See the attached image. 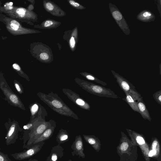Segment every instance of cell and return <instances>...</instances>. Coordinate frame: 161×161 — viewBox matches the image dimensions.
Listing matches in <instances>:
<instances>
[{
  "label": "cell",
  "mask_w": 161,
  "mask_h": 161,
  "mask_svg": "<svg viewBox=\"0 0 161 161\" xmlns=\"http://www.w3.org/2000/svg\"><path fill=\"white\" fill-rule=\"evenodd\" d=\"M40 99L55 112L60 114L79 119L77 115L57 95L53 92L46 94L39 92L37 94Z\"/></svg>",
  "instance_id": "1"
},
{
  "label": "cell",
  "mask_w": 161,
  "mask_h": 161,
  "mask_svg": "<svg viewBox=\"0 0 161 161\" xmlns=\"http://www.w3.org/2000/svg\"><path fill=\"white\" fill-rule=\"evenodd\" d=\"M75 83L82 89L92 94L100 97L114 98H119L111 89L79 78L74 79Z\"/></svg>",
  "instance_id": "2"
},
{
  "label": "cell",
  "mask_w": 161,
  "mask_h": 161,
  "mask_svg": "<svg viewBox=\"0 0 161 161\" xmlns=\"http://www.w3.org/2000/svg\"><path fill=\"white\" fill-rule=\"evenodd\" d=\"M0 89L5 96L7 101L10 105L18 107L22 110L25 109L20 98L12 90L2 75H0Z\"/></svg>",
  "instance_id": "3"
},
{
  "label": "cell",
  "mask_w": 161,
  "mask_h": 161,
  "mask_svg": "<svg viewBox=\"0 0 161 161\" xmlns=\"http://www.w3.org/2000/svg\"><path fill=\"white\" fill-rule=\"evenodd\" d=\"M7 130L5 137V143L7 146L14 143L18 137L19 132L22 130L17 121L13 120L8 121L5 124Z\"/></svg>",
  "instance_id": "4"
},
{
  "label": "cell",
  "mask_w": 161,
  "mask_h": 161,
  "mask_svg": "<svg viewBox=\"0 0 161 161\" xmlns=\"http://www.w3.org/2000/svg\"><path fill=\"white\" fill-rule=\"evenodd\" d=\"M50 123L48 122H41L33 129L30 130L28 135L29 139L26 145L23 148L29 147L47 129L51 127Z\"/></svg>",
  "instance_id": "5"
},
{
  "label": "cell",
  "mask_w": 161,
  "mask_h": 161,
  "mask_svg": "<svg viewBox=\"0 0 161 161\" xmlns=\"http://www.w3.org/2000/svg\"><path fill=\"white\" fill-rule=\"evenodd\" d=\"M37 50V59L40 62L45 63L51 62L53 59L52 50L47 45L40 42L38 45Z\"/></svg>",
  "instance_id": "6"
},
{
  "label": "cell",
  "mask_w": 161,
  "mask_h": 161,
  "mask_svg": "<svg viewBox=\"0 0 161 161\" xmlns=\"http://www.w3.org/2000/svg\"><path fill=\"white\" fill-rule=\"evenodd\" d=\"M116 81L120 88L125 92L133 94H139L136 90L135 86L126 79L119 74L112 72Z\"/></svg>",
  "instance_id": "7"
},
{
  "label": "cell",
  "mask_w": 161,
  "mask_h": 161,
  "mask_svg": "<svg viewBox=\"0 0 161 161\" xmlns=\"http://www.w3.org/2000/svg\"><path fill=\"white\" fill-rule=\"evenodd\" d=\"M62 91L69 98L79 107L84 109L90 110L89 104L80 97L79 95L68 88H63Z\"/></svg>",
  "instance_id": "8"
},
{
  "label": "cell",
  "mask_w": 161,
  "mask_h": 161,
  "mask_svg": "<svg viewBox=\"0 0 161 161\" xmlns=\"http://www.w3.org/2000/svg\"><path fill=\"white\" fill-rule=\"evenodd\" d=\"M42 4L45 9L53 16L63 17L66 14L64 11L52 1L44 0Z\"/></svg>",
  "instance_id": "9"
},
{
  "label": "cell",
  "mask_w": 161,
  "mask_h": 161,
  "mask_svg": "<svg viewBox=\"0 0 161 161\" xmlns=\"http://www.w3.org/2000/svg\"><path fill=\"white\" fill-rule=\"evenodd\" d=\"M64 39L68 42L69 47L72 52L74 51L76 48L78 41V31L76 27L72 30H68L65 32L63 38L68 37Z\"/></svg>",
  "instance_id": "10"
},
{
  "label": "cell",
  "mask_w": 161,
  "mask_h": 161,
  "mask_svg": "<svg viewBox=\"0 0 161 161\" xmlns=\"http://www.w3.org/2000/svg\"><path fill=\"white\" fill-rule=\"evenodd\" d=\"M40 149V146L37 145L22 152L11 154V155L16 160H21L28 158L38 152Z\"/></svg>",
  "instance_id": "11"
},
{
  "label": "cell",
  "mask_w": 161,
  "mask_h": 161,
  "mask_svg": "<svg viewBox=\"0 0 161 161\" xmlns=\"http://www.w3.org/2000/svg\"><path fill=\"white\" fill-rule=\"evenodd\" d=\"M137 105L139 110V113L142 117L145 120H147L151 122V118L142 96L138 98L137 101Z\"/></svg>",
  "instance_id": "12"
},
{
  "label": "cell",
  "mask_w": 161,
  "mask_h": 161,
  "mask_svg": "<svg viewBox=\"0 0 161 161\" xmlns=\"http://www.w3.org/2000/svg\"><path fill=\"white\" fill-rule=\"evenodd\" d=\"M125 93V97L123 100L127 103L133 111L139 113L137 101L138 98L141 96V94H133L127 92Z\"/></svg>",
  "instance_id": "13"
},
{
  "label": "cell",
  "mask_w": 161,
  "mask_h": 161,
  "mask_svg": "<svg viewBox=\"0 0 161 161\" xmlns=\"http://www.w3.org/2000/svg\"><path fill=\"white\" fill-rule=\"evenodd\" d=\"M61 22L51 19H47L44 20L37 27L41 29H50L56 28L61 24Z\"/></svg>",
  "instance_id": "14"
},
{
  "label": "cell",
  "mask_w": 161,
  "mask_h": 161,
  "mask_svg": "<svg viewBox=\"0 0 161 161\" xmlns=\"http://www.w3.org/2000/svg\"><path fill=\"white\" fill-rule=\"evenodd\" d=\"M53 129V127H50L47 129L32 144L37 143L49 138L52 134Z\"/></svg>",
  "instance_id": "15"
},
{
  "label": "cell",
  "mask_w": 161,
  "mask_h": 161,
  "mask_svg": "<svg viewBox=\"0 0 161 161\" xmlns=\"http://www.w3.org/2000/svg\"><path fill=\"white\" fill-rule=\"evenodd\" d=\"M75 149L79 155L82 157H85L83 153V144L82 139L80 135L75 140Z\"/></svg>",
  "instance_id": "16"
},
{
  "label": "cell",
  "mask_w": 161,
  "mask_h": 161,
  "mask_svg": "<svg viewBox=\"0 0 161 161\" xmlns=\"http://www.w3.org/2000/svg\"><path fill=\"white\" fill-rule=\"evenodd\" d=\"M80 74L88 80L93 81L103 86H106L107 85V84L105 82L98 79L91 74L86 72H80Z\"/></svg>",
  "instance_id": "17"
},
{
  "label": "cell",
  "mask_w": 161,
  "mask_h": 161,
  "mask_svg": "<svg viewBox=\"0 0 161 161\" xmlns=\"http://www.w3.org/2000/svg\"><path fill=\"white\" fill-rule=\"evenodd\" d=\"M83 136L86 141L91 145L95 150H97L99 148V143L95 137L91 136L84 135Z\"/></svg>",
  "instance_id": "18"
},
{
  "label": "cell",
  "mask_w": 161,
  "mask_h": 161,
  "mask_svg": "<svg viewBox=\"0 0 161 161\" xmlns=\"http://www.w3.org/2000/svg\"><path fill=\"white\" fill-rule=\"evenodd\" d=\"M40 120V119H39L38 118H36L32 120L31 122L26 125H24L23 127V129L25 130H31L38 124L41 122L39 121Z\"/></svg>",
  "instance_id": "19"
},
{
  "label": "cell",
  "mask_w": 161,
  "mask_h": 161,
  "mask_svg": "<svg viewBox=\"0 0 161 161\" xmlns=\"http://www.w3.org/2000/svg\"><path fill=\"white\" fill-rule=\"evenodd\" d=\"M67 1L71 6L79 10H83L86 8L82 5L73 0H67Z\"/></svg>",
  "instance_id": "20"
},
{
  "label": "cell",
  "mask_w": 161,
  "mask_h": 161,
  "mask_svg": "<svg viewBox=\"0 0 161 161\" xmlns=\"http://www.w3.org/2000/svg\"><path fill=\"white\" fill-rule=\"evenodd\" d=\"M153 97L158 103L161 105V90L155 92L153 95Z\"/></svg>",
  "instance_id": "21"
},
{
  "label": "cell",
  "mask_w": 161,
  "mask_h": 161,
  "mask_svg": "<svg viewBox=\"0 0 161 161\" xmlns=\"http://www.w3.org/2000/svg\"><path fill=\"white\" fill-rule=\"evenodd\" d=\"M14 83L17 91L20 94H22L23 93V89L22 85L16 80H14Z\"/></svg>",
  "instance_id": "22"
},
{
  "label": "cell",
  "mask_w": 161,
  "mask_h": 161,
  "mask_svg": "<svg viewBox=\"0 0 161 161\" xmlns=\"http://www.w3.org/2000/svg\"><path fill=\"white\" fill-rule=\"evenodd\" d=\"M38 108V106L36 104L32 105L31 108V115L32 119H33L34 115L37 112Z\"/></svg>",
  "instance_id": "23"
},
{
  "label": "cell",
  "mask_w": 161,
  "mask_h": 161,
  "mask_svg": "<svg viewBox=\"0 0 161 161\" xmlns=\"http://www.w3.org/2000/svg\"><path fill=\"white\" fill-rule=\"evenodd\" d=\"M0 161H12L7 154H5L0 151Z\"/></svg>",
  "instance_id": "24"
},
{
  "label": "cell",
  "mask_w": 161,
  "mask_h": 161,
  "mask_svg": "<svg viewBox=\"0 0 161 161\" xmlns=\"http://www.w3.org/2000/svg\"><path fill=\"white\" fill-rule=\"evenodd\" d=\"M129 146L128 143L126 141H124L120 144L119 149L121 151H125L128 149Z\"/></svg>",
  "instance_id": "25"
},
{
  "label": "cell",
  "mask_w": 161,
  "mask_h": 161,
  "mask_svg": "<svg viewBox=\"0 0 161 161\" xmlns=\"http://www.w3.org/2000/svg\"><path fill=\"white\" fill-rule=\"evenodd\" d=\"M112 14L114 18L117 20H120L122 18L121 14L118 11H115L113 12Z\"/></svg>",
  "instance_id": "26"
},
{
  "label": "cell",
  "mask_w": 161,
  "mask_h": 161,
  "mask_svg": "<svg viewBox=\"0 0 161 161\" xmlns=\"http://www.w3.org/2000/svg\"><path fill=\"white\" fill-rule=\"evenodd\" d=\"M26 9L24 8H20L17 9L16 12L19 15H25Z\"/></svg>",
  "instance_id": "27"
},
{
  "label": "cell",
  "mask_w": 161,
  "mask_h": 161,
  "mask_svg": "<svg viewBox=\"0 0 161 161\" xmlns=\"http://www.w3.org/2000/svg\"><path fill=\"white\" fill-rule=\"evenodd\" d=\"M68 138V135L65 134H61L59 136V139L61 141H65Z\"/></svg>",
  "instance_id": "28"
},
{
  "label": "cell",
  "mask_w": 161,
  "mask_h": 161,
  "mask_svg": "<svg viewBox=\"0 0 161 161\" xmlns=\"http://www.w3.org/2000/svg\"><path fill=\"white\" fill-rule=\"evenodd\" d=\"M10 26L15 31L17 30L19 28V26L13 24H11Z\"/></svg>",
  "instance_id": "29"
},
{
  "label": "cell",
  "mask_w": 161,
  "mask_h": 161,
  "mask_svg": "<svg viewBox=\"0 0 161 161\" xmlns=\"http://www.w3.org/2000/svg\"><path fill=\"white\" fill-rule=\"evenodd\" d=\"M12 66L13 68L16 70H17L21 68L19 65L16 63L13 64Z\"/></svg>",
  "instance_id": "30"
},
{
  "label": "cell",
  "mask_w": 161,
  "mask_h": 161,
  "mask_svg": "<svg viewBox=\"0 0 161 161\" xmlns=\"http://www.w3.org/2000/svg\"><path fill=\"white\" fill-rule=\"evenodd\" d=\"M57 159V155L55 154H53L51 157V159L53 161H56Z\"/></svg>",
  "instance_id": "31"
},
{
  "label": "cell",
  "mask_w": 161,
  "mask_h": 161,
  "mask_svg": "<svg viewBox=\"0 0 161 161\" xmlns=\"http://www.w3.org/2000/svg\"><path fill=\"white\" fill-rule=\"evenodd\" d=\"M11 24H15L18 26H20V24L19 22L15 20H12L11 22Z\"/></svg>",
  "instance_id": "32"
},
{
  "label": "cell",
  "mask_w": 161,
  "mask_h": 161,
  "mask_svg": "<svg viewBox=\"0 0 161 161\" xmlns=\"http://www.w3.org/2000/svg\"><path fill=\"white\" fill-rule=\"evenodd\" d=\"M143 15L144 17H147L148 16H150L151 15V14L149 12H146L143 14Z\"/></svg>",
  "instance_id": "33"
},
{
  "label": "cell",
  "mask_w": 161,
  "mask_h": 161,
  "mask_svg": "<svg viewBox=\"0 0 161 161\" xmlns=\"http://www.w3.org/2000/svg\"><path fill=\"white\" fill-rule=\"evenodd\" d=\"M25 15H19V16L21 18L24 17Z\"/></svg>",
  "instance_id": "34"
},
{
  "label": "cell",
  "mask_w": 161,
  "mask_h": 161,
  "mask_svg": "<svg viewBox=\"0 0 161 161\" xmlns=\"http://www.w3.org/2000/svg\"><path fill=\"white\" fill-rule=\"evenodd\" d=\"M9 5H10V6H12L13 5V2H10L9 3Z\"/></svg>",
  "instance_id": "35"
},
{
  "label": "cell",
  "mask_w": 161,
  "mask_h": 161,
  "mask_svg": "<svg viewBox=\"0 0 161 161\" xmlns=\"http://www.w3.org/2000/svg\"><path fill=\"white\" fill-rule=\"evenodd\" d=\"M29 161H37V160H29Z\"/></svg>",
  "instance_id": "36"
}]
</instances>
